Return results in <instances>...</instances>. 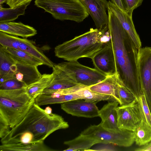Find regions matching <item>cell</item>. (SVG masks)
Instances as JSON below:
<instances>
[{
	"instance_id": "cell-2",
	"label": "cell",
	"mask_w": 151,
	"mask_h": 151,
	"mask_svg": "<svg viewBox=\"0 0 151 151\" xmlns=\"http://www.w3.org/2000/svg\"><path fill=\"white\" fill-rule=\"evenodd\" d=\"M69 124L58 114H47L34 103L20 122L1 139V144H35L44 142L51 134L65 129Z\"/></svg>"
},
{
	"instance_id": "cell-22",
	"label": "cell",
	"mask_w": 151,
	"mask_h": 151,
	"mask_svg": "<svg viewBox=\"0 0 151 151\" xmlns=\"http://www.w3.org/2000/svg\"><path fill=\"white\" fill-rule=\"evenodd\" d=\"M98 143L93 138L80 134L74 139L64 142V144L69 147L63 151L86 150L94 145Z\"/></svg>"
},
{
	"instance_id": "cell-3",
	"label": "cell",
	"mask_w": 151,
	"mask_h": 151,
	"mask_svg": "<svg viewBox=\"0 0 151 151\" xmlns=\"http://www.w3.org/2000/svg\"><path fill=\"white\" fill-rule=\"evenodd\" d=\"M108 26L101 29L91 28L88 31L56 46L55 56L67 61L81 58L92 59L109 40L106 38Z\"/></svg>"
},
{
	"instance_id": "cell-1",
	"label": "cell",
	"mask_w": 151,
	"mask_h": 151,
	"mask_svg": "<svg viewBox=\"0 0 151 151\" xmlns=\"http://www.w3.org/2000/svg\"><path fill=\"white\" fill-rule=\"evenodd\" d=\"M108 30L117 74L138 100L143 94L137 68L138 50L116 16L109 9Z\"/></svg>"
},
{
	"instance_id": "cell-27",
	"label": "cell",
	"mask_w": 151,
	"mask_h": 151,
	"mask_svg": "<svg viewBox=\"0 0 151 151\" xmlns=\"http://www.w3.org/2000/svg\"><path fill=\"white\" fill-rule=\"evenodd\" d=\"M115 81L120 101V106L128 104L137 99L134 94L124 85L117 74L115 75Z\"/></svg>"
},
{
	"instance_id": "cell-19",
	"label": "cell",
	"mask_w": 151,
	"mask_h": 151,
	"mask_svg": "<svg viewBox=\"0 0 151 151\" xmlns=\"http://www.w3.org/2000/svg\"><path fill=\"white\" fill-rule=\"evenodd\" d=\"M0 31L24 38L34 36L37 33V30L31 26L21 22H13L0 23Z\"/></svg>"
},
{
	"instance_id": "cell-29",
	"label": "cell",
	"mask_w": 151,
	"mask_h": 151,
	"mask_svg": "<svg viewBox=\"0 0 151 151\" xmlns=\"http://www.w3.org/2000/svg\"><path fill=\"white\" fill-rule=\"evenodd\" d=\"M15 61L3 47L0 45V76L8 73H12L11 72L10 68Z\"/></svg>"
},
{
	"instance_id": "cell-5",
	"label": "cell",
	"mask_w": 151,
	"mask_h": 151,
	"mask_svg": "<svg viewBox=\"0 0 151 151\" xmlns=\"http://www.w3.org/2000/svg\"><path fill=\"white\" fill-rule=\"evenodd\" d=\"M35 4L62 21L80 23L89 15L80 0H35Z\"/></svg>"
},
{
	"instance_id": "cell-7",
	"label": "cell",
	"mask_w": 151,
	"mask_h": 151,
	"mask_svg": "<svg viewBox=\"0 0 151 151\" xmlns=\"http://www.w3.org/2000/svg\"><path fill=\"white\" fill-rule=\"evenodd\" d=\"M81 134L93 138L99 143L111 144L127 147L131 146L135 142L133 131L122 129L113 132L104 129L100 124L90 125Z\"/></svg>"
},
{
	"instance_id": "cell-21",
	"label": "cell",
	"mask_w": 151,
	"mask_h": 151,
	"mask_svg": "<svg viewBox=\"0 0 151 151\" xmlns=\"http://www.w3.org/2000/svg\"><path fill=\"white\" fill-rule=\"evenodd\" d=\"M0 151H53L56 150L46 146L44 142L35 144L21 143L1 144Z\"/></svg>"
},
{
	"instance_id": "cell-32",
	"label": "cell",
	"mask_w": 151,
	"mask_h": 151,
	"mask_svg": "<svg viewBox=\"0 0 151 151\" xmlns=\"http://www.w3.org/2000/svg\"><path fill=\"white\" fill-rule=\"evenodd\" d=\"M143 0H124L126 12L132 17L133 10L141 5Z\"/></svg>"
},
{
	"instance_id": "cell-25",
	"label": "cell",
	"mask_w": 151,
	"mask_h": 151,
	"mask_svg": "<svg viewBox=\"0 0 151 151\" xmlns=\"http://www.w3.org/2000/svg\"><path fill=\"white\" fill-rule=\"evenodd\" d=\"M30 3L14 7L4 8L0 6V23L12 22L22 15H24L25 10Z\"/></svg>"
},
{
	"instance_id": "cell-38",
	"label": "cell",
	"mask_w": 151,
	"mask_h": 151,
	"mask_svg": "<svg viewBox=\"0 0 151 151\" xmlns=\"http://www.w3.org/2000/svg\"><path fill=\"white\" fill-rule=\"evenodd\" d=\"M8 0H0V5H2L5 3Z\"/></svg>"
},
{
	"instance_id": "cell-26",
	"label": "cell",
	"mask_w": 151,
	"mask_h": 151,
	"mask_svg": "<svg viewBox=\"0 0 151 151\" xmlns=\"http://www.w3.org/2000/svg\"><path fill=\"white\" fill-rule=\"evenodd\" d=\"M133 132L135 142L139 146H143L151 141V127L143 120H141L139 124Z\"/></svg>"
},
{
	"instance_id": "cell-24",
	"label": "cell",
	"mask_w": 151,
	"mask_h": 151,
	"mask_svg": "<svg viewBox=\"0 0 151 151\" xmlns=\"http://www.w3.org/2000/svg\"><path fill=\"white\" fill-rule=\"evenodd\" d=\"M3 47L17 62L37 66L44 65L41 60L25 52L8 47Z\"/></svg>"
},
{
	"instance_id": "cell-17",
	"label": "cell",
	"mask_w": 151,
	"mask_h": 151,
	"mask_svg": "<svg viewBox=\"0 0 151 151\" xmlns=\"http://www.w3.org/2000/svg\"><path fill=\"white\" fill-rule=\"evenodd\" d=\"M78 91L68 94L61 93L56 91L49 93L41 94L35 98V102L40 106L49 104H61L76 99H82Z\"/></svg>"
},
{
	"instance_id": "cell-15",
	"label": "cell",
	"mask_w": 151,
	"mask_h": 151,
	"mask_svg": "<svg viewBox=\"0 0 151 151\" xmlns=\"http://www.w3.org/2000/svg\"><path fill=\"white\" fill-rule=\"evenodd\" d=\"M37 66L29 65L17 62L11 66V72L14 74L15 78L24 83L27 86L41 77Z\"/></svg>"
},
{
	"instance_id": "cell-30",
	"label": "cell",
	"mask_w": 151,
	"mask_h": 151,
	"mask_svg": "<svg viewBox=\"0 0 151 151\" xmlns=\"http://www.w3.org/2000/svg\"><path fill=\"white\" fill-rule=\"evenodd\" d=\"M137 100L141 119L151 127V112L143 93L139 96Z\"/></svg>"
},
{
	"instance_id": "cell-6",
	"label": "cell",
	"mask_w": 151,
	"mask_h": 151,
	"mask_svg": "<svg viewBox=\"0 0 151 151\" xmlns=\"http://www.w3.org/2000/svg\"><path fill=\"white\" fill-rule=\"evenodd\" d=\"M55 65L63 71L77 84L86 87L96 84L107 76L95 68L80 64L78 60L63 62Z\"/></svg>"
},
{
	"instance_id": "cell-28",
	"label": "cell",
	"mask_w": 151,
	"mask_h": 151,
	"mask_svg": "<svg viewBox=\"0 0 151 151\" xmlns=\"http://www.w3.org/2000/svg\"><path fill=\"white\" fill-rule=\"evenodd\" d=\"M88 87L78 91V92L82 96V99L91 102L102 101H107L108 102L117 101L113 96L94 92L90 90Z\"/></svg>"
},
{
	"instance_id": "cell-12",
	"label": "cell",
	"mask_w": 151,
	"mask_h": 151,
	"mask_svg": "<svg viewBox=\"0 0 151 151\" xmlns=\"http://www.w3.org/2000/svg\"><path fill=\"white\" fill-rule=\"evenodd\" d=\"M61 109L73 116L92 118L99 116V111L95 102L87 101L81 99L70 101L61 104Z\"/></svg>"
},
{
	"instance_id": "cell-20",
	"label": "cell",
	"mask_w": 151,
	"mask_h": 151,
	"mask_svg": "<svg viewBox=\"0 0 151 151\" xmlns=\"http://www.w3.org/2000/svg\"><path fill=\"white\" fill-rule=\"evenodd\" d=\"M88 88L94 92L113 96L119 104H120L119 97L115 84V75L107 76L104 80L88 87Z\"/></svg>"
},
{
	"instance_id": "cell-4",
	"label": "cell",
	"mask_w": 151,
	"mask_h": 151,
	"mask_svg": "<svg viewBox=\"0 0 151 151\" xmlns=\"http://www.w3.org/2000/svg\"><path fill=\"white\" fill-rule=\"evenodd\" d=\"M34 103L26 87L0 90V119L12 129L22 120Z\"/></svg>"
},
{
	"instance_id": "cell-36",
	"label": "cell",
	"mask_w": 151,
	"mask_h": 151,
	"mask_svg": "<svg viewBox=\"0 0 151 151\" xmlns=\"http://www.w3.org/2000/svg\"><path fill=\"white\" fill-rule=\"evenodd\" d=\"M135 151H151V142L143 146L136 148Z\"/></svg>"
},
{
	"instance_id": "cell-11",
	"label": "cell",
	"mask_w": 151,
	"mask_h": 151,
	"mask_svg": "<svg viewBox=\"0 0 151 151\" xmlns=\"http://www.w3.org/2000/svg\"><path fill=\"white\" fill-rule=\"evenodd\" d=\"M91 60L95 68L104 74L111 76L117 74L115 58L110 39Z\"/></svg>"
},
{
	"instance_id": "cell-35",
	"label": "cell",
	"mask_w": 151,
	"mask_h": 151,
	"mask_svg": "<svg viewBox=\"0 0 151 151\" xmlns=\"http://www.w3.org/2000/svg\"><path fill=\"white\" fill-rule=\"evenodd\" d=\"M110 1L120 9L126 12L124 0H110Z\"/></svg>"
},
{
	"instance_id": "cell-9",
	"label": "cell",
	"mask_w": 151,
	"mask_h": 151,
	"mask_svg": "<svg viewBox=\"0 0 151 151\" xmlns=\"http://www.w3.org/2000/svg\"><path fill=\"white\" fill-rule=\"evenodd\" d=\"M137 68L142 91L151 112V47L138 50Z\"/></svg>"
},
{
	"instance_id": "cell-18",
	"label": "cell",
	"mask_w": 151,
	"mask_h": 151,
	"mask_svg": "<svg viewBox=\"0 0 151 151\" xmlns=\"http://www.w3.org/2000/svg\"><path fill=\"white\" fill-rule=\"evenodd\" d=\"M52 68V73L53 76L52 81L51 84L41 94L49 93L78 85L65 72L55 65Z\"/></svg>"
},
{
	"instance_id": "cell-8",
	"label": "cell",
	"mask_w": 151,
	"mask_h": 151,
	"mask_svg": "<svg viewBox=\"0 0 151 151\" xmlns=\"http://www.w3.org/2000/svg\"><path fill=\"white\" fill-rule=\"evenodd\" d=\"M0 45L4 47L15 49L25 52L38 59L50 68L55 64L36 46L33 42L0 31Z\"/></svg>"
},
{
	"instance_id": "cell-16",
	"label": "cell",
	"mask_w": 151,
	"mask_h": 151,
	"mask_svg": "<svg viewBox=\"0 0 151 151\" xmlns=\"http://www.w3.org/2000/svg\"><path fill=\"white\" fill-rule=\"evenodd\" d=\"M119 104L117 101L108 102L99 111V116L102 120L101 125L106 129L113 132L122 130L117 125V108Z\"/></svg>"
},
{
	"instance_id": "cell-37",
	"label": "cell",
	"mask_w": 151,
	"mask_h": 151,
	"mask_svg": "<svg viewBox=\"0 0 151 151\" xmlns=\"http://www.w3.org/2000/svg\"><path fill=\"white\" fill-rule=\"evenodd\" d=\"M44 110L45 113L47 114H49L52 113V109L49 106L46 107Z\"/></svg>"
},
{
	"instance_id": "cell-34",
	"label": "cell",
	"mask_w": 151,
	"mask_h": 151,
	"mask_svg": "<svg viewBox=\"0 0 151 151\" xmlns=\"http://www.w3.org/2000/svg\"><path fill=\"white\" fill-rule=\"evenodd\" d=\"M32 0H8L6 4L11 7H17L23 4L30 3Z\"/></svg>"
},
{
	"instance_id": "cell-14",
	"label": "cell",
	"mask_w": 151,
	"mask_h": 151,
	"mask_svg": "<svg viewBox=\"0 0 151 151\" xmlns=\"http://www.w3.org/2000/svg\"><path fill=\"white\" fill-rule=\"evenodd\" d=\"M108 9L117 18L138 50L141 48L142 44L139 37L135 30L132 17L114 4L108 1Z\"/></svg>"
},
{
	"instance_id": "cell-23",
	"label": "cell",
	"mask_w": 151,
	"mask_h": 151,
	"mask_svg": "<svg viewBox=\"0 0 151 151\" xmlns=\"http://www.w3.org/2000/svg\"><path fill=\"white\" fill-rule=\"evenodd\" d=\"M53 78L52 73L42 74L39 79L26 87L27 92L35 99L51 84Z\"/></svg>"
},
{
	"instance_id": "cell-13",
	"label": "cell",
	"mask_w": 151,
	"mask_h": 151,
	"mask_svg": "<svg viewBox=\"0 0 151 151\" xmlns=\"http://www.w3.org/2000/svg\"><path fill=\"white\" fill-rule=\"evenodd\" d=\"M93 19L96 28L107 27L108 1L107 0H80Z\"/></svg>"
},
{
	"instance_id": "cell-10",
	"label": "cell",
	"mask_w": 151,
	"mask_h": 151,
	"mask_svg": "<svg viewBox=\"0 0 151 151\" xmlns=\"http://www.w3.org/2000/svg\"><path fill=\"white\" fill-rule=\"evenodd\" d=\"M117 125L121 129L134 131L139 124L141 118L137 99L117 108Z\"/></svg>"
},
{
	"instance_id": "cell-33",
	"label": "cell",
	"mask_w": 151,
	"mask_h": 151,
	"mask_svg": "<svg viewBox=\"0 0 151 151\" xmlns=\"http://www.w3.org/2000/svg\"><path fill=\"white\" fill-rule=\"evenodd\" d=\"M9 126L5 122L0 119V137L3 138L9 132L10 129Z\"/></svg>"
},
{
	"instance_id": "cell-31",
	"label": "cell",
	"mask_w": 151,
	"mask_h": 151,
	"mask_svg": "<svg viewBox=\"0 0 151 151\" xmlns=\"http://www.w3.org/2000/svg\"><path fill=\"white\" fill-rule=\"evenodd\" d=\"M27 87L24 83L16 78L9 80L0 83V90H12Z\"/></svg>"
}]
</instances>
